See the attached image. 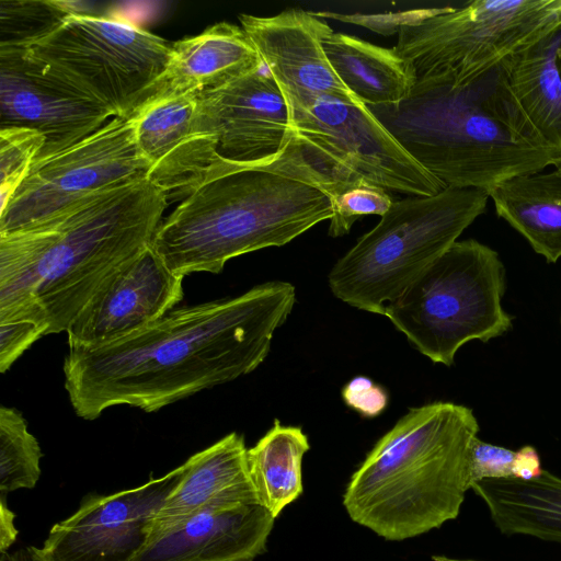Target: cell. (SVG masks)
Wrapping results in <instances>:
<instances>
[{
  "mask_svg": "<svg viewBox=\"0 0 561 561\" xmlns=\"http://www.w3.org/2000/svg\"><path fill=\"white\" fill-rule=\"evenodd\" d=\"M479 423L462 404L412 408L381 436L343 495L350 518L391 541L455 519L471 490Z\"/></svg>",
  "mask_w": 561,
  "mask_h": 561,
  "instance_id": "277c9868",
  "label": "cell"
},
{
  "mask_svg": "<svg viewBox=\"0 0 561 561\" xmlns=\"http://www.w3.org/2000/svg\"><path fill=\"white\" fill-rule=\"evenodd\" d=\"M184 276L148 247L112 276L66 331L69 348L123 340L156 322L183 299Z\"/></svg>",
  "mask_w": 561,
  "mask_h": 561,
  "instance_id": "2e32d148",
  "label": "cell"
},
{
  "mask_svg": "<svg viewBox=\"0 0 561 561\" xmlns=\"http://www.w3.org/2000/svg\"><path fill=\"white\" fill-rule=\"evenodd\" d=\"M183 476L153 518L149 534L215 504L260 503L248 467L244 438L230 433L191 456Z\"/></svg>",
  "mask_w": 561,
  "mask_h": 561,
  "instance_id": "ffe728a7",
  "label": "cell"
},
{
  "mask_svg": "<svg viewBox=\"0 0 561 561\" xmlns=\"http://www.w3.org/2000/svg\"><path fill=\"white\" fill-rule=\"evenodd\" d=\"M322 46L341 82L368 107L396 105L411 95L413 67L394 48L334 31Z\"/></svg>",
  "mask_w": 561,
  "mask_h": 561,
  "instance_id": "44dd1931",
  "label": "cell"
},
{
  "mask_svg": "<svg viewBox=\"0 0 561 561\" xmlns=\"http://www.w3.org/2000/svg\"><path fill=\"white\" fill-rule=\"evenodd\" d=\"M241 27L278 84L288 112L320 96L358 100L333 71L322 42L333 32L311 11L287 9L271 16L239 15Z\"/></svg>",
  "mask_w": 561,
  "mask_h": 561,
  "instance_id": "9a60e30c",
  "label": "cell"
},
{
  "mask_svg": "<svg viewBox=\"0 0 561 561\" xmlns=\"http://www.w3.org/2000/svg\"><path fill=\"white\" fill-rule=\"evenodd\" d=\"M14 513L8 507L7 500L0 499V552L1 561H4L7 550L12 546L18 536L14 526Z\"/></svg>",
  "mask_w": 561,
  "mask_h": 561,
  "instance_id": "836d02e7",
  "label": "cell"
},
{
  "mask_svg": "<svg viewBox=\"0 0 561 561\" xmlns=\"http://www.w3.org/2000/svg\"><path fill=\"white\" fill-rule=\"evenodd\" d=\"M306 183L330 202L362 183L411 196H432L447 186L421 167L359 100L320 96L288 112L277 154L248 167Z\"/></svg>",
  "mask_w": 561,
  "mask_h": 561,
  "instance_id": "8992f818",
  "label": "cell"
},
{
  "mask_svg": "<svg viewBox=\"0 0 561 561\" xmlns=\"http://www.w3.org/2000/svg\"><path fill=\"white\" fill-rule=\"evenodd\" d=\"M183 472L182 463L137 488L84 499L71 516L50 528L41 548L43 557L46 561H133Z\"/></svg>",
  "mask_w": 561,
  "mask_h": 561,
  "instance_id": "7c38bea8",
  "label": "cell"
},
{
  "mask_svg": "<svg viewBox=\"0 0 561 561\" xmlns=\"http://www.w3.org/2000/svg\"><path fill=\"white\" fill-rule=\"evenodd\" d=\"M333 216L320 190L249 168H221L158 227L151 248L174 273L218 274L239 255L282 247Z\"/></svg>",
  "mask_w": 561,
  "mask_h": 561,
  "instance_id": "5b68a950",
  "label": "cell"
},
{
  "mask_svg": "<svg viewBox=\"0 0 561 561\" xmlns=\"http://www.w3.org/2000/svg\"><path fill=\"white\" fill-rule=\"evenodd\" d=\"M263 67L241 26L216 23L196 36L172 44L167 69L145 102L215 89Z\"/></svg>",
  "mask_w": 561,
  "mask_h": 561,
  "instance_id": "d6986e66",
  "label": "cell"
},
{
  "mask_svg": "<svg viewBox=\"0 0 561 561\" xmlns=\"http://www.w3.org/2000/svg\"><path fill=\"white\" fill-rule=\"evenodd\" d=\"M401 147L447 187L489 192L561 164L513 93L504 60L459 88L413 89L396 105L369 106Z\"/></svg>",
  "mask_w": 561,
  "mask_h": 561,
  "instance_id": "3957f363",
  "label": "cell"
},
{
  "mask_svg": "<svg viewBox=\"0 0 561 561\" xmlns=\"http://www.w3.org/2000/svg\"><path fill=\"white\" fill-rule=\"evenodd\" d=\"M295 302L294 285L267 282L233 298L175 308L123 340L69 348L70 403L84 420L122 404L153 412L247 375L266 358Z\"/></svg>",
  "mask_w": 561,
  "mask_h": 561,
  "instance_id": "6da1fadb",
  "label": "cell"
},
{
  "mask_svg": "<svg viewBox=\"0 0 561 561\" xmlns=\"http://www.w3.org/2000/svg\"><path fill=\"white\" fill-rule=\"evenodd\" d=\"M92 14L87 2L25 0L0 2V48L26 49L71 15Z\"/></svg>",
  "mask_w": 561,
  "mask_h": 561,
  "instance_id": "484cf974",
  "label": "cell"
},
{
  "mask_svg": "<svg viewBox=\"0 0 561 561\" xmlns=\"http://www.w3.org/2000/svg\"><path fill=\"white\" fill-rule=\"evenodd\" d=\"M171 50L137 25L88 14L68 16L24 54L45 75L115 116H129L163 76Z\"/></svg>",
  "mask_w": 561,
  "mask_h": 561,
  "instance_id": "30bf717a",
  "label": "cell"
},
{
  "mask_svg": "<svg viewBox=\"0 0 561 561\" xmlns=\"http://www.w3.org/2000/svg\"><path fill=\"white\" fill-rule=\"evenodd\" d=\"M275 519L257 502L209 505L150 533L133 561H253Z\"/></svg>",
  "mask_w": 561,
  "mask_h": 561,
  "instance_id": "ac0fdd59",
  "label": "cell"
},
{
  "mask_svg": "<svg viewBox=\"0 0 561 561\" xmlns=\"http://www.w3.org/2000/svg\"><path fill=\"white\" fill-rule=\"evenodd\" d=\"M310 445L300 426H273L248 449L249 473L257 500L275 518L304 491L302 459Z\"/></svg>",
  "mask_w": 561,
  "mask_h": 561,
  "instance_id": "d4e9b609",
  "label": "cell"
},
{
  "mask_svg": "<svg viewBox=\"0 0 561 561\" xmlns=\"http://www.w3.org/2000/svg\"><path fill=\"white\" fill-rule=\"evenodd\" d=\"M505 289L495 250L474 239L456 241L386 306L385 316L422 355L451 366L466 343L512 329L502 306Z\"/></svg>",
  "mask_w": 561,
  "mask_h": 561,
  "instance_id": "ba28073f",
  "label": "cell"
},
{
  "mask_svg": "<svg viewBox=\"0 0 561 561\" xmlns=\"http://www.w3.org/2000/svg\"><path fill=\"white\" fill-rule=\"evenodd\" d=\"M196 104L197 93L160 96L127 116L149 180L169 198L184 199L218 163L215 141L196 131Z\"/></svg>",
  "mask_w": 561,
  "mask_h": 561,
  "instance_id": "e0dca14e",
  "label": "cell"
},
{
  "mask_svg": "<svg viewBox=\"0 0 561 561\" xmlns=\"http://www.w3.org/2000/svg\"><path fill=\"white\" fill-rule=\"evenodd\" d=\"M434 561H478V560H471V559H455V558H448L444 556H434Z\"/></svg>",
  "mask_w": 561,
  "mask_h": 561,
  "instance_id": "d590c367",
  "label": "cell"
},
{
  "mask_svg": "<svg viewBox=\"0 0 561 561\" xmlns=\"http://www.w3.org/2000/svg\"><path fill=\"white\" fill-rule=\"evenodd\" d=\"M504 65L518 103L541 136L561 150V22Z\"/></svg>",
  "mask_w": 561,
  "mask_h": 561,
  "instance_id": "cb8c5ba5",
  "label": "cell"
},
{
  "mask_svg": "<svg viewBox=\"0 0 561 561\" xmlns=\"http://www.w3.org/2000/svg\"><path fill=\"white\" fill-rule=\"evenodd\" d=\"M560 323H561V318H560Z\"/></svg>",
  "mask_w": 561,
  "mask_h": 561,
  "instance_id": "74e56055",
  "label": "cell"
},
{
  "mask_svg": "<svg viewBox=\"0 0 561 561\" xmlns=\"http://www.w3.org/2000/svg\"><path fill=\"white\" fill-rule=\"evenodd\" d=\"M341 394L348 408L367 419L379 416L389 403L387 390L366 376L352 378Z\"/></svg>",
  "mask_w": 561,
  "mask_h": 561,
  "instance_id": "d6a6232c",
  "label": "cell"
},
{
  "mask_svg": "<svg viewBox=\"0 0 561 561\" xmlns=\"http://www.w3.org/2000/svg\"><path fill=\"white\" fill-rule=\"evenodd\" d=\"M557 168H560V169H561V164H560L559 167H557Z\"/></svg>",
  "mask_w": 561,
  "mask_h": 561,
  "instance_id": "8d00e7d4",
  "label": "cell"
},
{
  "mask_svg": "<svg viewBox=\"0 0 561 561\" xmlns=\"http://www.w3.org/2000/svg\"><path fill=\"white\" fill-rule=\"evenodd\" d=\"M287 126L284 95L265 67L197 93L195 127L216 144L215 170L271 159L282 149Z\"/></svg>",
  "mask_w": 561,
  "mask_h": 561,
  "instance_id": "4fadbf2b",
  "label": "cell"
},
{
  "mask_svg": "<svg viewBox=\"0 0 561 561\" xmlns=\"http://www.w3.org/2000/svg\"><path fill=\"white\" fill-rule=\"evenodd\" d=\"M440 8H428V9H414L397 13H386L376 15H363V14H342L328 11L312 12L313 15L323 18H330L342 22L354 23L375 32L391 35L399 33L400 28L407 24L422 21L426 18L435 15L443 10Z\"/></svg>",
  "mask_w": 561,
  "mask_h": 561,
  "instance_id": "1f68e13d",
  "label": "cell"
},
{
  "mask_svg": "<svg viewBox=\"0 0 561 561\" xmlns=\"http://www.w3.org/2000/svg\"><path fill=\"white\" fill-rule=\"evenodd\" d=\"M130 117L115 116L95 133L37 159L5 208L0 234L30 227L96 193L149 179Z\"/></svg>",
  "mask_w": 561,
  "mask_h": 561,
  "instance_id": "8fae6325",
  "label": "cell"
},
{
  "mask_svg": "<svg viewBox=\"0 0 561 561\" xmlns=\"http://www.w3.org/2000/svg\"><path fill=\"white\" fill-rule=\"evenodd\" d=\"M45 141L44 135L30 128L0 127V210L26 178Z\"/></svg>",
  "mask_w": 561,
  "mask_h": 561,
  "instance_id": "83f0119b",
  "label": "cell"
},
{
  "mask_svg": "<svg viewBox=\"0 0 561 561\" xmlns=\"http://www.w3.org/2000/svg\"><path fill=\"white\" fill-rule=\"evenodd\" d=\"M168 194L149 179L87 196L0 234V322L66 332L98 290L151 245Z\"/></svg>",
  "mask_w": 561,
  "mask_h": 561,
  "instance_id": "7a4b0ae2",
  "label": "cell"
},
{
  "mask_svg": "<svg viewBox=\"0 0 561 561\" xmlns=\"http://www.w3.org/2000/svg\"><path fill=\"white\" fill-rule=\"evenodd\" d=\"M43 454L22 414L0 408V499L20 489H32L39 476Z\"/></svg>",
  "mask_w": 561,
  "mask_h": 561,
  "instance_id": "4316f807",
  "label": "cell"
},
{
  "mask_svg": "<svg viewBox=\"0 0 561 561\" xmlns=\"http://www.w3.org/2000/svg\"><path fill=\"white\" fill-rule=\"evenodd\" d=\"M393 203L391 195L380 186L369 183L354 185L331 201L333 216L329 234L337 238L348 233L355 221L366 215L382 217Z\"/></svg>",
  "mask_w": 561,
  "mask_h": 561,
  "instance_id": "f546056e",
  "label": "cell"
},
{
  "mask_svg": "<svg viewBox=\"0 0 561 561\" xmlns=\"http://www.w3.org/2000/svg\"><path fill=\"white\" fill-rule=\"evenodd\" d=\"M471 490L504 535L561 545V478L542 470L531 479H485Z\"/></svg>",
  "mask_w": 561,
  "mask_h": 561,
  "instance_id": "7402d4cb",
  "label": "cell"
},
{
  "mask_svg": "<svg viewBox=\"0 0 561 561\" xmlns=\"http://www.w3.org/2000/svg\"><path fill=\"white\" fill-rule=\"evenodd\" d=\"M561 22V0H474L402 26L394 50L413 67L414 89L459 88Z\"/></svg>",
  "mask_w": 561,
  "mask_h": 561,
  "instance_id": "9c48e42d",
  "label": "cell"
},
{
  "mask_svg": "<svg viewBox=\"0 0 561 561\" xmlns=\"http://www.w3.org/2000/svg\"><path fill=\"white\" fill-rule=\"evenodd\" d=\"M45 330L27 319L0 322V371L5 373L14 362L39 337Z\"/></svg>",
  "mask_w": 561,
  "mask_h": 561,
  "instance_id": "4dcf8cb0",
  "label": "cell"
},
{
  "mask_svg": "<svg viewBox=\"0 0 561 561\" xmlns=\"http://www.w3.org/2000/svg\"><path fill=\"white\" fill-rule=\"evenodd\" d=\"M24 50L0 48V127H25L44 135L45 146L37 159L77 144L115 117L45 75Z\"/></svg>",
  "mask_w": 561,
  "mask_h": 561,
  "instance_id": "5bb4252c",
  "label": "cell"
},
{
  "mask_svg": "<svg viewBox=\"0 0 561 561\" xmlns=\"http://www.w3.org/2000/svg\"><path fill=\"white\" fill-rule=\"evenodd\" d=\"M507 221L548 263L561 257V169L511 178L489 192Z\"/></svg>",
  "mask_w": 561,
  "mask_h": 561,
  "instance_id": "603a6c76",
  "label": "cell"
},
{
  "mask_svg": "<svg viewBox=\"0 0 561 561\" xmlns=\"http://www.w3.org/2000/svg\"><path fill=\"white\" fill-rule=\"evenodd\" d=\"M7 561H46L41 548L34 546L22 547L7 556Z\"/></svg>",
  "mask_w": 561,
  "mask_h": 561,
  "instance_id": "e575fe53",
  "label": "cell"
},
{
  "mask_svg": "<svg viewBox=\"0 0 561 561\" xmlns=\"http://www.w3.org/2000/svg\"><path fill=\"white\" fill-rule=\"evenodd\" d=\"M541 462L533 446L512 450L479 439L474 440L471 459L472 485L485 479H531L541 473Z\"/></svg>",
  "mask_w": 561,
  "mask_h": 561,
  "instance_id": "f1b7e54d",
  "label": "cell"
},
{
  "mask_svg": "<svg viewBox=\"0 0 561 561\" xmlns=\"http://www.w3.org/2000/svg\"><path fill=\"white\" fill-rule=\"evenodd\" d=\"M488 199L481 190L446 187L394 202L333 265L330 290L354 308L385 316L386 306L484 213Z\"/></svg>",
  "mask_w": 561,
  "mask_h": 561,
  "instance_id": "52a82bcc",
  "label": "cell"
}]
</instances>
